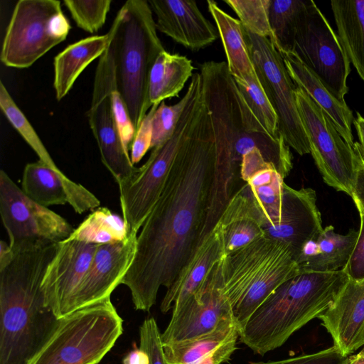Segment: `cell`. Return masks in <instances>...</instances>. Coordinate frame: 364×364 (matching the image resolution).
<instances>
[{
  "mask_svg": "<svg viewBox=\"0 0 364 364\" xmlns=\"http://www.w3.org/2000/svg\"><path fill=\"white\" fill-rule=\"evenodd\" d=\"M14 251L9 244L0 241V269L6 267L12 259Z\"/></svg>",
  "mask_w": 364,
  "mask_h": 364,
  "instance_id": "cell-47",
  "label": "cell"
},
{
  "mask_svg": "<svg viewBox=\"0 0 364 364\" xmlns=\"http://www.w3.org/2000/svg\"><path fill=\"white\" fill-rule=\"evenodd\" d=\"M301 121L310 153L323 181L351 197L355 154L342 138L326 113L300 87L295 91Z\"/></svg>",
  "mask_w": 364,
  "mask_h": 364,
  "instance_id": "cell-11",
  "label": "cell"
},
{
  "mask_svg": "<svg viewBox=\"0 0 364 364\" xmlns=\"http://www.w3.org/2000/svg\"><path fill=\"white\" fill-rule=\"evenodd\" d=\"M249 53L259 83L278 118L279 132L299 155L310 153V145L299 114L295 91L281 53L266 37L244 28Z\"/></svg>",
  "mask_w": 364,
  "mask_h": 364,
  "instance_id": "cell-10",
  "label": "cell"
},
{
  "mask_svg": "<svg viewBox=\"0 0 364 364\" xmlns=\"http://www.w3.org/2000/svg\"><path fill=\"white\" fill-rule=\"evenodd\" d=\"M339 41L364 80V0H332Z\"/></svg>",
  "mask_w": 364,
  "mask_h": 364,
  "instance_id": "cell-29",
  "label": "cell"
},
{
  "mask_svg": "<svg viewBox=\"0 0 364 364\" xmlns=\"http://www.w3.org/2000/svg\"><path fill=\"white\" fill-rule=\"evenodd\" d=\"M76 25L89 33L98 31L105 24L111 0L63 1Z\"/></svg>",
  "mask_w": 364,
  "mask_h": 364,
  "instance_id": "cell-38",
  "label": "cell"
},
{
  "mask_svg": "<svg viewBox=\"0 0 364 364\" xmlns=\"http://www.w3.org/2000/svg\"><path fill=\"white\" fill-rule=\"evenodd\" d=\"M358 210L360 218L358 236L350 258L343 268L348 279L355 281L364 279V211Z\"/></svg>",
  "mask_w": 364,
  "mask_h": 364,
  "instance_id": "cell-42",
  "label": "cell"
},
{
  "mask_svg": "<svg viewBox=\"0 0 364 364\" xmlns=\"http://www.w3.org/2000/svg\"><path fill=\"white\" fill-rule=\"evenodd\" d=\"M292 52L338 100L345 101L350 62L338 35L313 1L296 31Z\"/></svg>",
  "mask_w": 364,
  "mask_h": 364,
  "instance_id": "cell-12",
  "label": "cell"
},
{
  "mask_svg": "<svg viewBox=\"0 0 364 364\" xmlns=\"http://www.w3.org/2000/svg\"><path fill=\"white\" fill-rule=\"evenodd\" d=\"M148 2L156 16V29L183 46L196 51L217 40L218 29L203 16L195 1Z\"/></svg>",
  "mask_w": 364,
  "mask_h": 364,
  "instance_id": "cell-21",
  "label": "cell"
},
{
  "mask_svg": "<svg viewBox=\"0 0 364 364\" xmlns=\"http://www.w3.org/2000/svg\"><path fill=\"white\" fill-rule=\"evenodd\" d=\"M218 223L223 231L225 255L264 236L259 213L245 184L231 197Z\"/></svg>",
  "mask_w": 364,
  "mask_h": 364,
  "instance_id": "cell-25",
  "label": "cell"
},
{
  "mask_svg": "<svg viewBox=\"0 0 364 364\" xmlns=\"http://www.w3.org/2000/svg\"><path fill=\"white\" fill-rule=\"evenodd\" d=\"M237 15L243 27L255 35L272 38L269 24L271 0H226Z\"/></svg>",
  "mask_w": 364,
  "mask_h": 364,
  "instance_id": "cell-37",
  "label": "cell"
},
{
  "mask_svg": "<svg viewBox=\"0 0 364 364\" xmlns=\"http://www.w3.org/2000/svg\"><path fill=\"white\" fill-rule=\"evenodd\" d=\"M348 280L343 269L300 271L253 312L239 333L240 341L261 355L282 346L294 332L324 312Z\"/></svg>",
  "mask_w": 364,
  "mask_h": 364,
  "instance_id": "cell-4",
  "label": "cell"
},
{
  "mask_svg": "<svg viewBox=\"0 0 364 364\" xmlns=\"http://www.w3.org/2000/svg\"><path fill=\"white\" fill-rule=\"evenodd\" d=\"M188 98L189 92L187 90L176 104L167 105L164 101L159 104L152 117L151 149L162 144L172 136Z\"/></svg>",
  "mask_w": 364,
  "mask_h": 364,
  "instance_id": "cell-39",
  "label": "cell"
},
{
  "mask_svg": "<svg viewBox=\"0 0 364 364\" xmlns=\"http://www.w3.org/2000/svg\"><path fill=\"white\" fill-rule=\"evenodd\" d=\"M123 364H168L164 355L161 333L154 318L143 321L139 328V346L124 358Z\"/></svg>",
  "mask_w": 364,
  "mask_h": 364,
  "instance_id": "cell-36",
  "label": "cell"
},
{
  "mask_svg": "<svg viewBox=\"0 0 364 364\" xmlns=\"http://www.w3.org/2000/svg\"><path fill=\"white\" fill-rule=\"evenodd\" d=\"M21 189L31 200L48 207L66 203L77 214L99 208L100 200L83 186L38 160L26 165Z\"/></svg>",
  "mask_w": 364,
  "mask_h": 364,
  "instance_id": "cell-19",
  "label": "cell"
},
{
  "mask_svg": "<svg viewBox=\"0 0 364 364\" xmlns=\"http://www.w3.org/2000/svg\"><path fill=\"white\" fill-rule=\"evenodd\" d=\"M71 26L58 0H20L4 38L1 60L26 68L67 38Z\"/></svg>",
  "mask_w": 364,
  "mask_h": 364,
  "instance_id": "cell-9",
  "label": "cell"
},
{
  "mask_svg": "<svg viewBox=\"0 0 364 364\" xmlns=\"http://www.w3.org/2000/svg\"><path fill=\"white\" fill-rule=\"evenodd\" d=\"M282 56L294 84L326 113L344 141L353 147L351 125L355 118L346 102L338 100L295 53H286Z\"/></svg>",
  "mask_w": 364,
  "mask_h": 364,
  "instance_id": "cell-24",
  "label": "cell"
},
{
  "mask_svg": "<svg viewBox=\"0 0 364 364\" xmlns=\"http://www.w3.org/2000/svg\"><path fill=\"white\" fill-rule=\"evenodd\" d=\"M137 235L130 233L122 241L98 246L70 301L68 314L110 298L112 291L122 284L134 260Z\"/></svg>",
  "mask_w": 364,
  "mask_h": 364,
  "instance_id": "cell-16",
  "label": "cell"
},
{
  "mask_svg": "<svg viewBox=\"0 0 364 364\" xmlns=\"http://www.w3.org/2000/svg\"><path fill=\"white\" fill-rule=\"evenodd\" d=\"M225 255L223 231L218 223L200 241L191 259L173 284L166 290L160 309L166 314L193 296L214 267Z\"/></svg>",
  "mask_w": 364,
  "mask_h": 364,
  "instance_id": "cell-22",
  "label": "cell"
},
{
  "mask_svg": "<svg viewBox=\"0 0 364 364\" xmlns=\"http://www.w3.org/2000/svg\"><path fill=\"white\" fill-rule=\"evenodd\" d=\"M353 149L355 154V170L352 196L357 209L364 211V159L358 148V142H354Z\"/></svg>",
  "mask_w": 364,
  "mask_h": 364,
  "instance_id": "cell-45",
  "label": "cell"
},
{
  "mask_svg": "<svg viewBox=\"0 0 364 364\" xmlns=\"http://www.w3.org/2000/svg\"><path fill=\"white\" fill-rule=\"evenodd\" d=\"M344 358L364 346V279L348 280L318 317Z\"/></svg>",
  "mask_w": 364,
  "mask_h": 364,
  "instance_id": "cell-20",
  "label": "cell"
},
{
  "mask_svg": "<svg viewBox=\"0 0 364 364\" xmlns=\"http://www.w3.org/2000/svg\"><path fill=\"white\" fill-rule=\"evenodd\" d=\"M284 178L277 173L268 183L251 186L245 183L249 195L259 213L263 230L274 225L281 210Z\"/></svg>",
  "mask_w": 364,
  "mask_h": 364,
  "instance_id": "cell-35",
  "label": "cell"
},
{
  "mask_svg": "<svg viewBox=\"0 0 364 364\" xmlns=\"http://www.w3.org/2000/svg\"><path fill=\"white\" fill-rule=\"evenodd\" d=\"M159 105H154L142 120L131 146V161L133 164L140 161L151 149L152 136V117Z\"/></svg>",
  "mask_w": 364,
  "mask_h": 364,
  "instance_id": "cell-41",
  "label": "cell"
},
{
  "mask_svg": "<svg viewBox=\"0 0 364 364\" xmlns=\"http://www.w3.org/2000/svg\"><path fill=\"white\" fill-rule=\"evenodd\" d=\"M215 159L212 122L204 103L196 125L173 160L160 198L138 233L134 260L122 281L136 310L149 311L160 287L173 284L198 248Z\"/></svg>",
  "mask_w": 364,
  "mask_h": 364,
  "instance_id": "cell-1",
  "label": "cell"
},
{
  "mask_svg": "<svg viewBox=\"0 0 364 364\" xmlns=\"http://www.w3.org/2000/svg\"><path fill=\"white\" fill-rule=\"evenodd\" d=\"M360 352L364 354V347L363 348V349Z\"/></svg>",
  "mask_w": 364,
  "mask_h": 364,
  "instance_id": "cell-49",
  "label": "cell"
},
{
  "mask_svg": "<svg viewBox=\"0 0 364 364\" xmlns=\"http://www.w3.org/2000/svg\"><path fill=\"white\" fill-rule=\"evenodd\" d=\"M98 246L68 239L59 242L41 286L46 305L58 318L68 314L70 301Z\"/></svg>",
  "mask_w": 364,
  "mask_h": 364,
  "instance_id": "cell-17",
  "label": "cell"
},
{
  "mask_svg": "<svg viewBox=\"0 0 364 364\" xmlns=\"http://www.w3.org/2000/svg\"><path fill=\"white\" fill-rule=\"evenodd\" d=\"M267 168H274V167L265 160L257 148H254L242 156L240 166V175L241 178L247 183L255 173Z\"/></svg>",
  "mask_w": 364,
  "mask_h": 364,
  "instance_id": "cell-44",
  "label": "cell"
},
{
  "mask_svg": "<svg viewBox=\"0 0 364 364\" xmlns=\"http://www.w3.org/2000/svg\"><path fill=\"white\" fill-rule=\"evenodd\" d=\"M343 358L338 349L333 346L313 353L279 360L250 362L249 364H338Z\"/></svg>",
  "mask_w": 364,
  "mask_h": 364,
  "instance_id": "cell-40",
  "label": "cell"
},
{
  "mask_svg": "<svg viewBox=\"0 0 364 364\" xmlns=\"http://www.w3.org/2000/svg\"><path fill=\"white\" fill-rule=\"evenodd\" d=\"M0 214L13 250L59 243L74 230L61 215L29 198L4 170L0 171Z\"/></svg>",
  "mask_w": 364,
  "mask_h": 364,
  "instance_id": "cell-13",
  "label": "cell"
},
{
  "mask_svg": "<svg viewBox=\"0 0 364 364\" xmlns=\"http://www.w3.org/2000/svg\"><path fill=\"white\" fill-rule=\"evenodd\" d=\"M207 4L221 39L230 74L234 79L242 81L257 76L240 21L225 12L214 1L208 0Z\"/></svg>",
  "mask_w": 364,
  "mask_h": 364,
  "instance_id": "cell-28",
  "label": "cell"
},
{
  "mask_svg": "<svg viewBox=\"0 0 364 364\" xmlns=\"http://www.w3.org/2000/svg\"><path fill=\"white\" fill-rule=\"evenodd\" d=\"M122 332L123 320L106 299L60 318L28 364H97Z\"/></svg>",
  "mask_w": 364,
  "mask_h": 364,
  "instance_id": "cell-8",
  "label": "cell"
},
{
  "mask_svg": "<svg viewBox=\"0 0 364 364\" xmlns=\"http://www.w3.org/2000/svg\"><path fill=\"white\" fill-rule=\"evenodd\" d=\"M311 0H271L269 39L282 54L292 52L296 31Z\"/></svg>",
  "mask_w": 364,
  "mask_h": 364,
  "instance_id": "cell-32",
  "label": "cell"
},
{
  "mask_svg": "<svg viewBox=\"0 0 364 364\" xmlns=\"http://www.w3.org/2000/svg\"><path fill=\"white\" fill-rule=\"evenodd\" d=\"M200 73L215 152L208 214L218 218L236 192V178L245 153L257 148L284 178L292 168V155L282 136L272 137L258 123L241 97L226 62H205Z\"/></svg>",
  "mask_w": 364,
  "mask_h": 364,
  "instance_id": "cell-2",
  "label": "cell"
},
{
  "mask_svg": "<svg viewBox=\"0 0 364 364\" xmlns=\"http://www.w3.org/2000/svg\"><path fill=\"white\" fill-rule=\"evenodd\" d=\"M187 90L189 98L172 136L152 149L147 161L118 185L122 218L128 234L139 233L160 198L180 147L199 119L204 104L200 73L193 75Z\"/></svg>",
  "mask_w": 364,
  "mask_h": 364,
  "instance_id": "cell-7",
  "label": "cell"
},
{
  "mask_svg": "<svg viewBox=\"0 0 364 364\" xmlns=\"http://www.w3.org/2000/svg\"><path fill=\"white\" fill-rule=\"evenodd\" d=\"M216 272L218 287L240 333L262 303L300 270L289 245L264 236L225 255Z\"/></svg>",
  "mask_w": 364,
  "mask_h": 364,
  "instance_id": "cell-5",
  "label": "cell"
},
{
  "mask_svg": "<svg viewBox=\"0 0 364 364\" xmlns=\"http://www.w3.org/2000/svg\"><path fill=\"white\" fill-rule=\"evenodd\" d=\"M356 115L357 117L354 119L353 124L359 137L360 143H358V148L364 159V117L358 112Z\"/></svg>",
  "mask_w": 364,
  "mask_h": 364,
  "instance_id": "cell-46",
  "label": "cell"
},
{
  "mask_svg": "<svg viewBox=\"0 0 364 364\" xmlns=\"http://www.w3.org/2000/svg\"><path fill=\"white\" fill-rule=\"evenodd\" d=\"M194 67L186 56L162 51L150 73L149 100L151 107L166 99L177 97L187 80L193 76Z\"/></svg>",
  "mask_w": 364,
  "mask_h": 364,
  "instance_id": "cell-30",
  "label": "cell"
},
{
  "mask_svg": "<svg viewBox=\"0 0 364 364\" xmlns=\"http://www.w3.org/2000/svg\"><path fill=\"white\" fill-rule=\"evenodd\" d=\"M0 107L11 124L36 152L39 160L54 170H59L35 129L14 101L4 86L0 82Z\"/></svg>",
  "mask_w": 364,
  "mask_h": 364,
  "instance_id": "cell-34",
  "label": "cell"
},
{
  "mask_svg": "<svg viewBox=\"0 0 364 364\" xmlns=\"http://www.w3.org/2000/svg\"><path fill=\"white\" fill-rule=\"evenodd\" d=\"M115 87V64L110 41L96 68L87 116L102 162L119 185L129 178L137 168L131 161L115 117L112 100V92Z\"/></svg>",
  "mask_w": 364,
  "mask_h": 364,
  "instance_id": "cell-14",
  "label": "cell"
},
{
  "mask_svg": "<svg viewBox=\"0 0 364 364\" xmlns=\"http://www.w3.org/2000/svg\"><path fill=\"white\" fill-rule=\"evenodd\" d=\"M316 200L313 188L296 190L284 183L279 218L264 228V236L290 246L295 261L303 247L323 229Z\"/></svg>",
  "mask_w": 364,
  "mask_h": 364,
  "instance_id": "cell-18",
  "label": "cell"
},
{
  "mask_svg": "<svg viewBox=\"0 0 364 364\" xmlns=\"http://www.w3.org/2000/svg\"><path fill=\"white\" fill-rule=\"evenodd\" d=\"M127 235L123 218L106 207H99L74 229L68 240L100 245L122 241Z\"/></svg>",
  "mask_w": 364,
  "mask_h": 364,
  "instance_id": "cell-31",
  "label": "cell"
},
{
  "mask_svg": "<svg viewBox=\"0 0 364 364\" xmlns=\"http://www.w3.org/2000/svg\"><path fill=\"white\" fill-rule=\"evenodd\" d=\"M234 80L244 102L265 132L273 138L281 136L277 115L267 97L257 75L244 81Z\"/></svg>",
  "mask_w": 364,
  "mask_h": 364,
  "instance_id": "cell-33",
  "label": "cell"
},
{
  "mask_svg": "<svg viewBox=\"0 0 364 364\" xmlns=\"http://www.w3.org/2000/svg\"><path fill=\"white\" fill-rule=\"evenodd\" d=\"M239 331L232 316L223 318L209 333L164 346L168 364H222L237 349Z\"/></svg>",
  "mask_w": 364,
  "mask_h": 364,
  "instance_id": "cell-23",
  "label": "cell"
},
{
  "mask_svg": "<svg viewBox=\"0 0 364 364\" xmlns=\"http://www.w3.org/2000/svg\"><path fill=\"white\" fill-rule=\"evenodd\" d=\"M216 264L199 289L181 305L173 308L171 320L161 333L163 346L209 333L223 318L232 315L229 304L218 287Z\"/></svg>",
  "mask_w": 364,
  "mask_h": 364,
  "instance_id": "cell-15",
  "label": "cell"
},
{
  "mask_svg": "<svg viewBox=\"0 0 364 364\" xmlns=\"http://www.w3.org/2000/svg\"><path fill=\"white\" fill-rule=\"evenodd\" d=\"M116 88L136 132L151 107L149 83L151 68L164 50L148 1L128 0L110 28Z\"/></svg>",
  "mask_w": 364,
  "mask_h": 364,
  "instance_id": "cell-6",
  "label": "cell"
},
{
  "mask_svg": "<svg viewBox=\"0 0 364 364\" xmlns=\"http://www.w3.org/2000/svg\"><path fill=\"white\" fill-rule=\"evenodd\" d=\"M112 31L102 36H93L69 45L54 58L53 86L60 101L69 92L85 68L108 48Z\"/></svg>",
  "mask_w": 364,
  "mask_h": 364,
  "instance_id": "cell-27",
  "label": "cell"
},
{
  "mask_svg": "<svg viewBox=\"0 0 364 364\" xmlns=\"http://www.w3.org/2000/svg\"><path fill=\"white\" fill-rule=\"evenodd\" d=\"M358 236L350 229L346 234L334 231L328 225L308 242L296 259L300 271L332 272L341 269L347 264Z\"/></svg>",
  "mask_w": 364,
  "mask_h": 364,
  "instance_id": "cell-26",
  "label": "cell"
},
{
  "mask_svg": "<svg viewBox=\"0 0 364 364\" xmlns=\"http://www.w3.org/2000/svg\"><path fill=\"white\" fill-rule=\"evenodd\" d=\"M338 364H364V354L359 352L357 354L349 355L343 358Z\"/></svg>",
  "mask_w": 364,
  "mask_h": 364,
  "instance_id": "cell-48",
  "label": "cell"
},
{
  "mask_svg": "<svg viewBox=\"0 0 364 364\" xmlns=\"http://www.w3.org/2000/svg\"><path fill=\"white\" fill-rule=\"evenodd\" d=\"M113 109L121 136L127 149L129 150L136 135L127 107L115 87L112 92Z\"/></svg>",
  "mask_w": 364,
  "mask_h": 364,
  "instance_id": "cell-43",
  "label": "cell"
},
{
  "mask_svg": "<svg viewBox=\"0 0 364 364\" xmlns=\"http://www.w3.org/2000/svg\"><path fill=\"white\" fill-rule=\"evenodd\" d=\"M58 244L13 250L0 269V364H28L58 323L41 286Z\"/></svg>",
  "mask_w": 364,
  "mask_h": 364,
  "instance_id": "cell-3",
  "label": "cell"
}]
</instances>
